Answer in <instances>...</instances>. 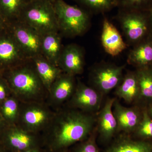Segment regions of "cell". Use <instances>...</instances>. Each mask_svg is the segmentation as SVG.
<instances>
[{"label":"cell","instance_id":"6da1fadb","mask_svg":"<svg viewBox=\"0 0 152 152\" xmlns=\"http://www.w3.org/2000/svg\"><path fill=\"white\" fill-rule=\"evenodd\" d=\"M96 121L89 113L75 109L54 113L41 138L42 147L48 152H66L88 137Z\"/></svg>","mask_w":152,"mask_h":152},{"label":"cell","instance_id":"7a4b0ae2","mask_svg":"<svg viewBox=\"0 0 152 152\" xmlns=\"http://www.w3.org/2000/svg\"><path fill=\"white\" fill-rule=\"evenodd\" d=\"M9 81L11 89L20 102H42L45 91L48 92L34 68L24 64L12 71Z\"/></svg>","mask_w":152,"mask_h":152},{"label":"cell","instance_id":"3957f363","mask_svg":"<svg viewBox=\"0 0 152 152\" xmlns=\"http://www.w3.org/2000/svg\"><path fill=\"white\" fill-rule=\"evenodd\" d=\"M18 20L42 35L50 32H59L53 3L49 1L28 0Z\"/></svg>","mask_w":152,"mask_h":152},{"label":"cell","instance_id":"277c9868","mask_svg":"<svg viewBox=\"0 0 152 152\" xmlns=\"http://www.w3.org/2000/svg\"><path fill=\"white\" fill-rule=\"evenodd\" d=\"M59 32L67 37L81 36L90 25V13L83 8L72 5L64 0L53 3Z\"/></svg>","mask_w":152,"mask_h":152},{"label":"cell","instance_id":"5b68a950","mask_svg":"<svg viewBox=\"0 0 152 152\" xmlns=\"http://www.w3.org/2000/svg\"><path fill=\"white\" fill-rule=\"evenodd\" d=\"M21 103L18 126L27 132L37 134L44 131L54 113L42 102Z\"/></svg>","mask_w":152,"mask_h":152},{"label":"cell","instance_id":"8992f818","mask_svg":"<svg viewBox=\"0 0 152 152\" xmlns=\"http://www.w3.org/2000/svg\"><path fill=\"white\" fill-rule=\"evenodd\" d=\"M125 66L102 63L91 71L90 81L93 88L103 95L106 94L120 84L123 78Z\"/></svg>","mask_w":152,"mask_h":152},{"label":"cell","instance_id":"52a82bcc","mask_svg":"<svg viewBox=\"0 0 152 152\" xmlns=\"http://www.w3.org/2000/svg\"><path fill=\"white\" fill-rule=\"evenodd\" d=\"M10 126L0 135V144L6 151L18 152L42 147L41 138L37 134L27 132L16 125Z\"/></svg>","mask_w":152,"mask_h":152},{"label":"cell","instance_id":"ba28073f","mask_svg":"<svg viewBox=\"0 0 152 152\" xmlns=\"http://www.w3.org/2000/svg\"><path fill=\"white\" fill-rule=\"evenodd\" d=\"M145 11L137 10L119 9L118 18L124 34L129 43L140 40L145 34L147 19L143 14Z\"/></svg>","mask_w":152,"mask_h":152},{"label":"cell","instance_id":"9c48e42d","mask_svg":"<svg viewBox=\"0 0 152 152\" xmlns=\"http://www.w3.org/2000/svg\"><path fill=\"white\" fill-rule=\"evenodd\" d=\"M13 27L12 35L29 60L42 55V35L19 20Z\"/></svg>","mask_w":152,"mask_h":152},{"label":"cell","instance_id":"30bf717a","mask_svg":"<svg viewBox=\"0 0 152 152\" xmlns=\"http://www.w3.org/2000/svg\"><path fill=\"white\" fill-rule=\"evenodd\" d=\"M103 95L92 87L78 81L73 94L70 98L69 106L86 113L97 111L101 107Z\"/></svg>","mask_w":152,"mask_h":152},{"label":"cell","instance_id":"8fae6325","mask_svg":"<svg viewBox=\"0 0 152 152\" xmlns=\"http://www.w3.org/2000/svg\"><path fill=\"white\" fill-rule=\"evenodd\" d=\"M58 66L63 72L75 76L83 72L84 56L80 47L70 44L63 48Z\"/></svg>","mask_w":152,"mask_h":152},{"label":"cell","instance_id":"7c38bea8","mask_svg":"<svg viewBox=\"0 0 152 152\" xmlns=\"http://www.w3.org/2000/svg\"><path fill=\"white\" fill-rule=\"evenodd\" d=\"M115 98H109L100 110L97 118V132L102 142L110 141L118 132L117 124L113 112V106Z\"/></svg>","mask_w":152,"mask_h":152},{"label":"cell","instance_id":"4fadbf2b","mask_svg":"<svg viewBox=\"0 0 152 152\" xmlns=\"http://www.w3.org/2000/svg\"><path fill=\"white\" fill-rule=\"evenodd\" d=\"M101 42L105 51L113 57L119 55L127 48L117 28L106 18L103 22Z\"/></svg>","mask_w":152,"mask_h":152},{"label":"cell","instance_id":"5bb4252c","mask_svg":"<svg viewBox=\"0 0 152 152\" xmlns=\"http://www.w3.org/2000/svg\"><path fill=\"white\" fill-rule=\"evenodd\" d=\"M113 112L116 120L118 132L129 134L134 132L141 119L137 109L124 107L116 99L113 104Z\"/></svg>","mask_w":152,"mask_h":152},{"label":"cell","instance_id":"9a60e30c","mask_svg":"<svg viewBox=\"0 0 152 152\" xmlns=\"http://www.w3.org/2000/svg\"><path fill=\"white\" fill-rule=\"evenodd\" d=\"M75 76L62 72L52 84L48 94L50 102L60 104L70 99L75 89Z\"/></svg>","mask_w":152,"mask_h":152},{"label":"cell","instance_id":"2e32d148","mask_svg":"<svg viewBox=\"0 0 152 152\" xmlns=\"http://www.w3.org/2000/svg\"><path fill=\"white\" fill-rule=\"evenodd\" d=\"M28 60L12 35L0 38V64H21Z\"/></svg>","mask_w":152,"mask_h":152},{"label":"cell","instance_id":"e0dca14e","mask_svg":"<svg viewBox=\"0 0 152 152\" xmlns=\"http://www.w3.org/2000/svg\"><path fill=\"white\" fill-rule=\"evenodd\" d=\"M31 60L34 68L48 94L53 83L62 72L58 66L52 64L42 55Z\"/></svg>","mask_w":152,"mask_h":152},{"label":"cell","instance_id":"ac0fdd59","mask_svg":"<svg viewBox=\"0 0 152 152\" xmlns=\"http://www.w3.org/2000/svg\"><path fill=\"white\" fill-rule=\"evenodd\" d=\"M59 34L58 31H53L42 35L41 42L42 56L58 66L59 58L63 49L61 38Z\"/></svg>","mask_w":152,"mask_h":152},{"label":"cell","instance_id":"d6986e66","mask_svg":"<svg viewBox=\"0 0 152 152\" xmlns=\"http://www.w3.org/2000/svg\"><path fill=\"white\" fill-rule=\"evenodd\" d=\"M115 94L126 102L130 104L140 96V88L136 73L128 72L116 88Z\"/></svg>","mask_w":152,"mask_h":152},{"label":"cell","instance_id":"ffe728a7","mask_svg":"<svg viewBox=\"0 0 152 152\" xmlns=\"http://www.w3.org/2000/svg\"><path fill=\"white\" fill-rule=\"evenodd\" d=\"M104 152H152V143L135 141L128 136L117 139Z\"/></svg>","mask_w":152,"mask_h":152},{"label":"cell","instance_id":"44dd1931","mask_svg":"<svg viewBox=\"0 0 152 152\" xmlns=\"http://www.w3.org/2000/svg\"><path fill=\"white\" fill-rule=\"evenodd\" d=\"M152 61V45L150 43L142 44L129 53L127 62L130 64L143 66Z\"/></svg>","mask_w":152,"mask_h":152},{"label":"cell","instance_id":"7402d4cb","mask_svg":"<svg viewBox=\"0 0 152 152\" xmlns=\"http://www.w3.org/2000/svg\"><path fill=\"white\" fill-rule=\"evenodd\" d=\"M28 0H0V15L7 18L19 20Z\"/></svg>","mask_w":152,"mask_h":152},{"label":"cell","instance_id":"603a6c76","mask_svg":"<svg viewBox=\"0 0 152 152\" xmlns=\"http://www.w3.org/2000/svg\"><path fill=\"white\" fill-rule=\"evenodd\" d=\"M19 102L16 97H10L2 102L0 113L9 125H15L18 122L20 105Z\"/></svg>","mask_w":152,"mask_h":152},{"label":"cell","instance_id":"cb8c5ba5","mask_svg":"<svg viewBox=\"0 0 152 152\" xmlns=\"http://www.w3.org/2000/svg\"><path fill=\"white\" fill-rule=\"evenodd\" d=\"M89 13H104L117 7L116 0H75Z\"/></svg>","mask_w":152,"mask_h":152},{"label":"cell","instance_id":"d4e9b609","mask_svg":"<svg viewBox=\"0 0 152 152\" xmlns=\"http://www.w3.org/2000/svg\"><path fill=\"white\" fill-rule=\"evenodd\" d=\"M140 96L148 99H152V72L145 69L139 70L136 72Z\"/></svg>","mask_w":152,"mask_h":152},{"label":"cell","instance_id":"484cf974","mask_svg":"<svg viewBox=\"0 0 152 152\" xmlns=\"http://www.w3.org/2000/svg\"><path fill=\"white\" fill-rule=\"evenodd\" d=\"M119 9L149 11L152 7V0H116Z\"/></svg>","mask_w":152,"mask_h":152},{"label":"cell","instance_id":"4316f807","mask_svg":"<svg viewBox=\"0 0 152 152\" xmlns=\"http://www.w3.org/2000/svg\"><path fill=\"white\" fill-rule=\"evenodd\" d=\"M135 131L141 137L152 138V119L147 111L143 113L140 121Z\"/></svg>","mask_w":152,"mask_h":152},{"label":"cell","instance_id":"83f0119b","mask_svg":"<svg viewBox=\"0 0 152 152\" xmlns=\"http://www.w3.org/2000/svg\"><path fill=\"white\" fill-rule=\"evenodd\" d=\"M96 129H94L88 138L77 144L74 152H99L96 142Z\"/></svg>","mask_w":152,"mask_h":152},{"label":"cell","instance_id":"f1b7e54d","mask_svg":"<svg viewBox=\"0 0 152 152\" xmlns=\"http://www.w3.org/2000/svg\"><path fill=\"white\" fill-rule=\"evenodd\" d=\"M7 87L2 80L0 79V102L2 103L8 98Z\"/></svg>","mask_w":152,"mask_h":152},{"label":"cell","instance_id":"f546056e","mask_svg":"<svg viewBox=\"0 0 152 152\" xmlns=\"http://www.w3.org/2000/svg\"><path fill=\"white\" fill-rule=\"evenodd\" d=\"M8 125H9L8 124L6 121L0 113V135L7 127Z\"/></svg>","mask_w":152,"mask_h":152},{"label":"cell","instance_id":"4dcf8cb0","mask_svg":"<svg viewBox=\"0 0 152 152\" xmlns=\"http://www.w3.org/2000/svg\"><path fill=\"white\" fill-rule=\"evenodd\" d=\"M42 150V147H37L18 152H44Z\"/></svg>","mask_w":152,"mask_h":152},{"label":"cell","instance_id":"1f68e13d","mask_svg":"<svg viewBox=\"0 0 152 152\" xmlns=\"http://www.w3.org/2000/svg\"><path fill=\"white\" fill-rule=\"evenodd\" d=\"M148 113L149 115L152 118V105L151 106V107H150L149 110V112H148Z\"/></svg>","mask_w":152,"mask_h":152},{"label":"cell","instance_id":"d6a6232c","mask_svg":"<svg viewBox=\"0 0 152 152\" xmlns=\"http://www.w3.org/2000/svg\"><path fill=\"white\" fill-rule=\"evenodd\" d=\"M148 12L149 13V17L150 18L152 22V7Z\"/></svg>","mask_w":152,"mask_h":152},{"label":"cell","instance_id":"836d02e7","mask_svg":"<svg viewBox=\"0 0 152 152\" xmlns=\"http://www.w3.org/2000/svg\"><path fill=\"white\" fill-rule=\"evenodd\" d=\"M6 151L2 147V146L0 144V152H5Z\"/></svg>","mask_w":152,"mask_h":152},{"label":"cell","instance_id":"e575fe53","mask_svg":"<svg viewBox=\"0 0 152 152\" xmlns=\"http://www.w3.org/2000/svg\"><path fill=\"white\" fill-rule=\"evenodd\" d=\"M1 15H0V27H1V26L2 25V20H1Z\"/></svg>","mask_w":152,"mask_h":152},{"label":"cell","instance_id":"d590c367","mask_svg":"<svg viewBox=\"0 0 152 152\" xmlns=\"http://www.w3.org/2000/svg\"><path fill=\"white\" fill-rule=\"evenodd\" d=\"M45 1H49L53 3L56 0H45Z\"/></svg>","mask_w":152,"mask_h":152}]
</instances>
